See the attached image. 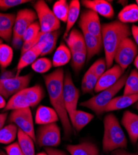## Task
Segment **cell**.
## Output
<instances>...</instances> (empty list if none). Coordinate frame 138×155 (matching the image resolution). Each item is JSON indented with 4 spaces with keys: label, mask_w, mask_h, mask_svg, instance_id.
Instances as JSON below:
<instances>
[{
    "label": "cell",
    "mask_w": 138,
    "mask_h": 155,
    "mask_svg": "<svg viewBox=\"0 0 138 155\" xmlns=\"http://www.w3.org/2000/svg\"><path fill=\"white\" fill-rule=\"evenodd\" d=\"M44 80L50 102L59 115V120L64 130V136L66 138H69L73 134V128L64 105L63 95L64 70L59 68L50 74L44 75Z\"/></svg>",
    "instance_id": "cell-1"
},
{
    "label": "cell",
    "mask_w": 138,
    "mask_h": 155,
    "mask_svg": "<svg viewBox=\"0 0 138 155\" xmlns=\"http://www.w3.org/2000/svg\"><path fill=\"white\" fill-rule=\"evenodd\" d=\"M130 25L115 21L102 25V39L104 47L106 67H112L115 55L122 41L131 35Z\"/></svg>",
    "instance_id": "cell-2"
},
{
    "label": "cell",
    "mask_w": 138,
    "mask_h": 155,
    "mask_svg": "<svg viewBox=\"0 0 138 155\" xmlns=\"http://www.w3.org/2000/svg\"><path fill=\"white\" fill-rule=\"evenodd\" d=\"M103 125V151L108 153L118 149L126 148L128 140L115 115L107 114L104 118Z\"/></svg>",
    "instance_id": "cell-3"
},
{
    "label": "cell",
    "mask_w": 138,
    "mask_h": 155,
    "mask_svg": "<svg viewBox=\"0 0 138 155\" xmlns=\"http://www.w3.org/2000/svg\"><path fill=\"white\" fill-rule=\"evenodd\" d=\"M128 74V72L124 74L113 86L98 93V94L90 99L81 102L80 106L92 110L98 116L102 115L105 112V109L110 101L124 86Z\"/></svg>",
    "instance_id": "cell-4"
},
{
    "label": "cell",
    "mask_w": 138,
    "mask_h": 155,
    "mask_svg": "<svg viewBox=\"0 0 138 155\" xmlns=\"http://www.w3.org/2000/svg\"><path fill=\"white\" fill-rule=\"evenodd\" d=\"M37 19L35 12L31 9H22L18 12L12 32V44L15 47L19 46L25 32Z\"/></svg>",
    "instance_id": "cell-5"
},
{
    "label": "cell",
    "mask_w": 138,
    "mask_h": 155,
    "mask_svg": "<svg viewBox=\"0 0 138 155\" xmlns=\"http://www.w3.org/2000/svg\"><path fill=\"white\" fill-rule=\"evenodd\" d=\"M34 8L39 19L41 32H52L59 30L60 27V22L44 1L39 0L36 2Z\"/></svg>",
    "instance_id": "cell-6"
},
{
    "label": "cell",
    "mask_w": 138,
    "mask_h": 155,
    "mask_svg": "<svg viewBox=\"0 0 138 155\" xmlns=\"http://www.w3.org/2000/svg\"><path fill=\"white\" fill-rule=\"evenodd\" d=\"M35 142L39 147H57L61 143L60 129L56 123L41 125L35 134Z\"/></svg>",
    "instance_id": "cell-7"
},
{
    "label": "cell",
    "mask_w": 138,
    "mask_h": 155,
    "mask_svg": "<svg viewBox=\"0 0 138 155\" xmlns=\"http://www.w3.org/2000/svg\"><path fill=\"white\" fill-rule=\"evenodd\" d=\"M63 95L65 107L72 124L74 114L77 110L80 91L79 89L75 86L72 76L69 72H67L64 75Z\"/></svg>",
    "instance_id": "cell-8"
},
{
    "label": "cell",
    "mask_w": 138,
    "mask_h": 155,
    "mask_svg": "<svg viewBox=\"0 0 138 155\" xmlns=\"http://www.w3.org/2000/svg\"><path fill=\"white\" fill-rule=\"evenodd\" d=\"M8 120L11 124L16 125L19 130L28 135L35 141L34 120L30 107L12 110Z\"/></svg>",
    "instance_id": "cell-9"
},
{
    "label": "cell",
    "mask_w": 138,
    "mask_h": 155,
    "mask_svg": "<svg viewBox=\"0 0 138 155\" xmlns=\"http://www.w3.org/2000/svg\"><path fill=\"white\" fill-rule=\"evenodd\" d=\"M31 74L0 78V94L8 99L28 87Z\"/></svg>",
    "instance_id": "cell-10"
},
{
    "label": "cell",
    "mask_w": 138,
    "mask_h": 155,
    "mask_svg": "<svg viewBox=\"0 0 138 155\" xmlns=\"http://www.w3.org/2000/svg\"><path fill=\"white\" fill-rule=\"evenodd\" d=\"M137 52L138 48L135 42L130 37L126 38L117 49L114 60L124 71L134 60Z\"/></svg>",
    "instance_id": "cell-11"
},
{
    "label": "cell",
    "mask_w": 138,
    "mask_h": 155,
    "mask_svg": "<svg viewBox=\"0 0 138 155\" xmlns=\"http://www.w3.org/2000/svg\"><path fill=\"white\" fill-rule=\"evenodd\" d=\"M79 25L80 28L85 29L88 32L102 39V25L98 15L95 12L90 9L83 11Z\"/></svg>",
    "instance_id": "cell-12"
},
{
    "label": "cell",
    "mask_w": 138,
    "mask_h": 155,
    "mask_svg": "<svg viewBox=\"0 0 138 155\" xmlns=\"http://www.w3.org/2000/svg\"><path fill=\"white\" fill-rule=\"evenodd\" d=\"M124 72L118 64L112 66L99 78L94 89L95 92L99 93L113 86L123 75Z\"/></svg>",
    "instance_id": "cell-13"
},
{
    "label": "cell",
    "mask_w": 138,
    "mask_h": 155,
    "mask_svg": "<svg viewBox=\"0 0 138 155\" xmlns=\"http://www.w3.org/2000/svg\"><path fill=\"white\" fill-rule=\"evenodd\" d=\"M59 35V31L45 33L40 32L35 45L41 50V56H45L52 52L56 47Z\"/></svg>",
    "instance_id": "cell-14"
},
{
    "label": "cell",
    "mask_w": 138,
    "mask_h": 155,
    "mask_svg": "<svg viewBox=\"0 0 138 155\" xmlns=\"http://www.w3.org/2000/svg\"><path fill=\"white\" fill-rule=\"evenodd\" d=\"M121 124L126 129L133 145L138 141V115L126 110L123 113Z\"/></svg>",
    "instance_id": "cell-15"
},
{
    "label": "cell",
    "mask_w": 138,
    "mask_h": 155,
    "mask_svg": "<svg viewBox=\"0 0 138 155\" xmlns=\"http://www.w3.org/2000/svg\"><path fill=\"white\" fill-rule=\"evenodd\" d=\"M82 4L85 8L106 18L111 19L115 15L111 5L105 0H82Z\"/></svg>",
    "instance_id": "cell-16"
},
{
    "label": "cell",
    "mask_w": 138,
    "mask_h": 155,
    "mask_svg": "<svg viewBox=\"0 0 138 155\" xmlns=\"http://www.w3.org/2000/svg\"><path fill=\"white\" fill-rule=\"evenodd\" d=\"M84 37L86 51V61H89L93 57L99 54L103 47L102 40L88 32L85 29L80 28Z\"/></svg>",
    "instance_id": "cell-17"
},
{
    "label": "cell",
    "mask_w": 138,
    "mask_h": 155,
    "mask_svg": "<svg viewBox=\"0 0 138 155\" xmlns=\"http://www.w3.org/2000/svg\"><path fill=\"white\" fill-rule=\"evenodd\" d=\"M59 117L54 108L45 106H39L37 108L35 115V123L43 125L56 123Z\"/></svg>",
    "instance_id": "cell-18"
},
{
    "label": "cell",
    "mask_w": 138,
    "mask_h": 155,
    "mask_svg": "<svg viewBox=\"0 0 138 155\" xmlns=\"http://www.w3.org/2000/svg\"><path fill=\"white\" fill-rule=\"evenodd\" d=\"M16 15L13 13L0 12V37L3 40L9 42L12 38V32Z\"/></svg>",
    "instance_id": "cell-19"
},
{
    "label": "cell",
    "mask_w": 138,
    "mask_h": 155,
    "mask_svg": "<svg viewBox=\"0 0 138 155\" xmlns=\"http://www.w3.org/2000/svg\"><path fill=\"white\" fill-rule=\"evenodd\" d=\"M138 101V94L132 95H123L115 97L105 109V112L116 111L127 108Z\"/></svg>",
    "instance_id": "cell-20"
},
{
    "label": "cell",
    "mask_w": 138,
    "mask_h": 155,
    "mask_svg": "<svg viewBox=\"0 0 138 155\" xmlns=\"http://www.w3.org/2000/svg\"><path fill=\"white\" fill-rule=\"evenodd\" d=\"M66 149L70 155H99L97 145L89 141L77 145H68Z\"/></svg>",
    "instance_id": "cell-21"
},
{
    "label": "cell",
    "mask_w": 138,
    "mask_h": 155,
    "mask_svg": "<svg viewBox=\"0 0 138 155\" xmlns=\"http://www.w3.org/2000/svg\"><path fill=\"white\" fill-rule=\"evenodd\" d=\"M67 46L72 54L79 51H86L84 37L80 31L77 29H72L66 38Z\"/></svg>",
    "instance_id": "cell-22"
},
{
    "label": "cell",
    "mask_w": 138,
    "mask_h": 155,
    "mask_svg": "<svg viewBox=\"0 0 138 155\" xmlns=\"http://www.w3.org/2000/svg\"><path fill=\"white\" fill-rule=\"evenodd\" d=\"M41 50L37 45H35L32 48L21 55V57L16 68V76H19L21 71L24 68L29 66V64H32L37 59L38 57L41 56Z\"/></svg>",
    "instance_id": "cell-23"
},
{
    "label": "cell",
    "mask_w": 138,
    "mask_h": 155,
    "mask_svg": "<svg viewBox=\"0 0 138 155\" xmlns=\"http://www.w3.org/2000/svg\"><path fill=\"white\" fill-rule=\"evenodd\" d=\"M27 107H30V104L23 89L10 97L3 111L15 110Z\"/></svg>",
    "instance_id": "cell-24"
},
{
    "label": "cell",
    "mask_w": 138,
    "mask_h": 155,
    "mask_svg": "<svg viewBox=\"0 0 138 155\" xmlns=\"http://www.w3.org/2000/svg\"><path fill=\"white\" fill-rule=\"evenodd\" d=\"M80 12V3L78 0H72L69 4V10L66 22V28L64 34V38L67 37L74 24L79 19Z\"/></svg>",
    "instance_id": "cell-25"
},
{
    "label": "cell",
    "mask_w": 138,
    "mask_h": 155,
    "mask_svg": "<svg viewBox=\"0 0 138 155\" xmlns=\"http://www.w3.org/2000/svg\"><path fill=\"white\" fill-rule=\"evenodd\" d=\"M72 58V52L64 43H61L55 51L52 58V65L54 67H60L66 65Z\"/></svg>",
    "instance_id": "cell-26"
},
{
    "label": "cell",
    "mask_w": 138,
    "mask_h": 155,
    "mask_svg": "<svg viewBox=\"0 0 138 155\" xmlns=\"http://www.w3.org/2000/svg\"><path fill=\"white\" fill-rule=\"evenodd\" d=\"M25 94L29 102L30 107H35L45 97V91L39 84H36L32 87H28L24 89Z\"/></svg>",
    "instance_id": "cell-27"
},
{
    "label": "cell",
    "mask_w": 138,
    "mask_h": 155,
    "mask_svg": "<svg viewBox=\"0 0 138 155\" xmlns=\"http://www.w3.org/2000/svg\"><path fill=\"white\" fill-rule=\"evenodd\" d=\"M94 118V115L81 110H77L75 112L72 125L75 131L80 132Z\"/></svg>",
    "instance_id": "cell-28"
},
{
    "label": "cell",
    "mask_w": 138,
    "mask_h": 155,
    "mask_svg": "<svg viewBox=\"0 0 138 155\" xmlns=\"http://www.w3.org/2000/svg\"><path fill=\"white\" fill-rule=\"evenodd\" d=\"M119 21L123 24L135 23L138 21V7L136 4L125 6L118 14Z\"/></svg>",
    "instance_id": "cell-29"
},
{
    "label": "cell",
    "mask_w": 138,
    "mask_h": 155,
    "mask_svg": "<svg viewBox=\"0 0 138 155\" xmlns=\"http://www.w3.org/2000/svg\"><path fill=\"white\" fill-rule=\"evenodd\" d=\"M18 143L24 155H35L33 139L18 128Z\"/></svg>",
    "instance_id": "cell-30"
},
{
    "label": "cell",
    "mask_w": 138,
    "mask_h": 155,
    "mask_svg": "<svg viewBox=\"0 0 138 155\" xmlns=\"http://www.w3.org/2000/svg\"><path fill=\"white\" fill-rule=\"evenodd\" d=\"M18 128L13 124H10L0 130V143L10 144L13 142L18 135Z\"/></svg>",
    "instance_id": "cell-31"
},
{
    "label": "cell",
    "mask_w": 138,
    "mask_h": 155,
    "mask_svg": "<svg viewBox=\"0 0 138 155\" xmlns=\"http://www.w3.org/2000/svg\"><path fill=\"white\" fill-rule=\"evenodd\" d=\"M99 78L89 68L85 73L82 81V91L83 94L92 93L96 85Z\"/></svg>",
    "instance_id": "cell-32"
},
{
    "label": "cell",
    "mask_w": 138,
    "mask_h": 155,
    "mask_svg": "<svg viewBox=\"0 0 138 155\" xmlns=\"http://www.w3.org/2000/svg\"><path fill=\"white\" fill-rule=\"evenodd\" d=\"M138 94V71L133 70L128 75L124 84V95H132Z\"/></svg>",
    "instance_id": "cell-33"
},
{
    "label": "cell",
    "mask_w": 138,
    "mask_h": 155,
    "mask_svg": "<svg viewBox=\"0 0 138 155\" xmlns=\"http://www.w3.org/2000/svg\"><path fill=\"white\" fill-rule=\"evenodd\" d=\"M69 10V5L66 0H59L52 7V12L60 21L66 22Z\"/></svg>",
    "instance_id": "cell-34"
},
{
    "label": "cell",
    "mask_w": 138,
    "mask_h": 155,
    "mask_svg": "<svg viewBox=\"0 0 138 155\" xmlns=\"http://www.w3.org/2000/svg\"><path fill=\"white\" fill-rule=\"evenodd\" d=\"M13 58V50L8 45L0 44V67L5 69L9 66Z\"/></svg>",
    "instance_id": "cell-35"
},
{
    "label": "cell",
    "mask_w": 138,
    "mask_h": 155,
    "mask_svg": "<svg viewBox=\"0 0 138 155\" xmlns=\"http://www.w3.org/2000/svg\"><path fill=\"white\" fill-rule=\"evenodd\" d=\"M41 32L39 22L35 21L32 23L25 32L23 36V43L34 42L37 44V38Z\"/></svg>",
    "instance_id": "cell-36"
},
{
    "label": "cell",
    "mask_w": 138,
    "mask_h": 155,
    "mask_svg": "<svg viewBox=\"0 0 138 155\" xmlns=\"http://www.w3.org/2000/svg\"><path fill=\"white\" fill-rule=\"evenodd\" d=\"M52 62L45 57L37 58L32 64V69L36 73H45L49 71L52 67Z\"/></svg>",
    "instance_id": "cell-37"
},
{
    "label": "cell",
    "mask_w": 138,
    "mask_h": 155,
    "mask_svg": "<svg viewBox=\"0 0 138 155\" xmlns=\"http://www.w3.org/2000/svg\"><path fill=\"white\" fill-rule=\"evenodd\" d=\"M86 51H79L72 54V66L76 71H80L86 60Z\"/></svg>",
    "instance_id": "cell-38"
},
{
    "label": "cell",
    "mask_w": 138,
    "mask_h": 155,
    "mask_svg": "<svg viewBox=\"0 0 138 155\" xmlns=\"http://www.w3.org/2000/svg\"><path fill=\"white\" fill-rule=\"evenodd\" d=\"M106 68L105 59L100 58L96 60L89 68L96 76L99 78L105 72Z\"/></svg>",
    "instance_id": "cell-39"
},
{
    "label": "cell",
    "mask_w": 138,
    "mask_h": 155,
    "mask_svg": "<svg viewBox=\"0 0 138 155\" xmlns=\"http://www.w3.org/2000/svg\"><path fill=\"white\" fill-rule=\"evenodd\" d=\"M28 2L29 0H0V9L6 10Z\"/></svg>",
    "instance_id": "cell-40"
},
{
    "label": "cell",
    "mask_w": 138,
    "mask_h": 155,
    "mask_svg": "<svg viewBox=\"0 0 138 155\" xmlns=\"http://www.w3.org/2000/svg\"><path fill=\"white\" fill-rule=\"evenodd\" d=\"M7 155H24L18 142H15L4 147Z\"/></svg>",
    "instance_id": "cell-41"
},
{
    "label": "cell",
    "mask_w": 138,
    "mask_h": 155,
    "mask_svg": "<svg viewBox=\"0 0 138 155\" xmlns=\"http://www.w3.org/2000/svg\"><path fill=\"white\" fill-rule=\"evenodd\" d=\"M44 150L48 155H67L64 151L51 147H45L44 148Z\"/></svg>",
    "instance_id": "cell-42"
},
{
    "label": "cell",
    "mask_w": 138,
    "mask_h": 155,
    "mask_svg": "<svg viewBox=\"0 0 138 155\" xmlns=\"http://www.w3.org/2000/svg\"><path fill=\"white\" fill-rule=\"evenodd\" d=\"M112 155H138L137 153H129L124 149H118L111 152Z\"/></svg>",
    "instance_id": "cell-43"
},
{
    "label": "cell",
    "mask_w": 138,
    "mask_h": 155,
    "mask_svg": "<svg viewBox=\"0 0 138 155\" xmlns=\"http://www.w3.org/2000/svg\"><path fill=\"white\" fill-rule=\"evenodd\" d=\"M131 34L134 37L135 43L138 45V26L136 25H133L131 27Z\"/></svg>",
    "instance_id": "cell-44"
},
{
    "label": "cell",
    "mask_w": 138,
    "mask_h": 155,
    "mask_svg": "<svg viewBox=\"0 0 138 155\" xmlns=\"http://www.w3.org/2000/svg\"><path fill=\"white\" fill-rule=\"evenodd\" d=\"M8 114L7 112L0 114V130L4 127L5 124L8 117Z\"/></svg>",
    "instance_id": "cell-45"
},
{
    "label": "cell",
    "mask_w": 138,
    "mask_h": 155,
    "mask_svg": "<svg viewBox=\"0 0 138 155\" xmlns=\"http://www.w3.org/2000/svg\"><path fill=\"white\" fill-rule=\"evenodd\" d=\"M6 105L5 97L0 94V109H4Z\"/></svg>",
    "instance_id": "cell-46"
},
{
    "label": "cell",
    "mask_w": 138,
    "mask_h": 155,
    "mask_svg": "<svg viewBox=\"0 0 138 155\" xmlns=\"http://www.w3.org/2000/svg\"><path fill=\"white\" fill-rule=\"evenodd\" d=\"M134 64L138 71V55L136 56V57L135 58V59L134 60Z\"/></svg>",
    "instance_id": "cell-47"
},
{
    "label": "cell",
    "mask_w": 138,
    "mask_h": 155,
    "mask_svg": "<svg viewBox=\"0 0 138 155\" xmlns=\"http://www.w3.org/2000/svg\"><path fill=\"white\" fill-rule=\"evenodd\" d=\"M36 155H48L47 153L45 152V151H43V152H41L38 154H37Z\"/></svg>",
    "instance_id": "cell-48"
},
{
    "label": "cell",
    "mask_w": 138,
    "mask_h": 155,
    "mask_svg": "<svg viewBox=\"0 0 138 155\" xmlns=\"http://www.w3.org/2000/svg\"><path fill=\"white\" fill-rule=\"evenodd\" d=\"M0 155H7L6 153H5L3 151H0Z\"/></svg>",
    "instance_id": "cell-49"
},
{
    "label": "cell",
    "mask_w": 138,
    "mask_h": 155,
    "mask_svg": "<svg viewBox=\"0 0 138 155\" xmlns=\"http://www.w3.org/2000/svg\"><path fill=\"white\" fill-rule=\"evenodd\" d=\"M135 107L137 109V110H138V101L136 102V106H135Z\"/></svg>",
    "instance_id": "cell-50"
},
{
    "label": "cell",
    "mask_w": 138,
    "mask_h": 155,
    "mask_svg": "<svg viewBox=\"0 0 138 155\" xmlns=\"http://www.w3.org/2000/svg\"><path fill=\"white\" fill-rule=\"evenodd\" d=\"M136 5H137V7H138V0H136Z\"/></svg>",
    "instance_id": "cell-51"
},
{
    "label": "cell",
    "mask_w": 138,
    "mask_h": 155,
    "mask_svg": "<svg viewBox=\"0 0 138 155\" xmlns=\"http://www.w3.org/2000/svg\"><path fill=\"white\" fill-rule=\"evenodd\" d=\"M137 148L138 150V141H137Z\"/></svg>",
    "instance_id": "cell-52"
},
{
    "label": "cell",
    "mask_w": 138,
    "mask_h": 155,
    "mask_svg": "<svg viewBox=\"0 0 138 155\" xmlns=\"http://www.w3.org/2000/svg\"><path fill=\"white\" fill-rule=\"evenodd\" d=\"M2 42V40H1V39H0V44H1Z\"/></svg>",
    "instance_id": "cell-53"
}]
</instances>
